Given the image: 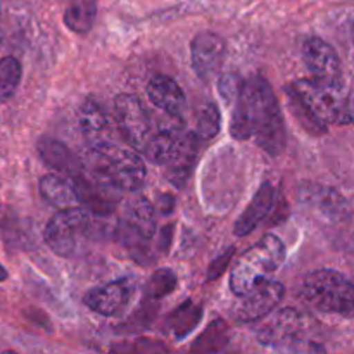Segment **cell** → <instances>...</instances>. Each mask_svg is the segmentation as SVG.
Here are the masks:
<instances>
[{"label": "cell", "mask_w": 354, "mask_h": 354, "mask_svg": "<svg viewBox=\"0 0 354 354\" xmlns=\"http://www.w3.org/2000/svg\"><path fill=\"white\" fill-rule=\"evenodd\" d=\"M230 133L237 140H254L270 156H280L286 151L287 135L280 104L263 76L256 75L242 82Z\"/></svg>", "instance_id": "obj_1"}, {"label": "cell", "mask_w": 354, "mask_h": 354, "mask_svg": "<svg viewBox=\"0 0 354 354\" xmlns=\"http://www.w3.org/2000/svg\"><path fill=\"white\" fill-rule=\"evenodd\" d=\"M286 261V245L277 235H265L244 252L230 272V289L242 296L252 287L268 280Z\"/></svg>", "instance_id": "obj_2"}, {"label": "cell", "mask_w": 354, "mask_h": 354, "mask_svg": "<svg viewBox=\"0 0 354 354\" xmlns=\"http://www.w3.org/2000/svg\"><path fill=\"white\" fill-rule=\"evenodd\" d=\"M301 299L313 310L327 315L351 318L354 311V289L348 277L335 270H318L304 279Z\"/></svg>", "instance_id": "obj_3"}, {"label": "cell", "mask_w": 354, "mask_h": 354, "mask_svg": "<svg viewBox=\"0 0 354 354\" xmlns=\"http://www.w3.org/2000/svg\"><path fill=\"white\" fill-rule=\"evenodd\" d=\"M303 106L313 114L315 120L328 124H349L353 120L351 100L344 85L310 78L299 80L290 86Z\"/></svg>", "instance_id": "obj_4"}, {"label": "cell", "mask_w": 354, "mask_h": 354, "mask_svg": "<svg viewBox=\"0 0 354 354\" xmlns=\"http://www.w3.org/2000/svg\"><path fill=\"white\" fill-rule=\"evenodd\" d=\"M92 173L113 183L118 190L135 192L142 189L147 176L144 161L137 152L111 144L106 147L90 149Z\"/></svg>", "instance_id": "obj_5"}, {"label": "cell", "mask_w": 354, "mask_h": 354, "mask_svg": "<svg viewBox=\"0 0 354 354\" xmlns=\"http://www.w3.org/2000/svg\"><path fill=\"white\" fill-rule=\"evenodd\" d=\"M90 228H92L90 211L80 206L64 207L48 220L44 230V239L55 254L71 258L90 234Z\"/></svg>", "instance_id": "obj_6"}, {"label": "cell", "mask_w": 354, "mask_h": 354, "mask_svg": "<svg viewBox=\"0 0 354 354\" xmlns=\"http://www.w3.org/2000/svg\"><path fill=\"white\" fill-rule=\"evenodd\" d=\"M306 318L299 311L294 308H283L259 327L256 337L259 344L275 351H299L301 344L306 342Z\"/></svg>", "instance_id": "obj_7"}, {"label": "cell", "mask_w": 354, "mask_h": 354, "mask_svg": "<svg viewBox=\"0 0 354 354\" xmlns=\"http://www.w3.org/2000/svg\"><path fill=\"white\" fill-rule=\"evenodd\" d=\"M156 209L151 201L135 196L124 203L118 225L124 245H137L138 242L151 241L156 234Z\"/></svg>", "instance_id": "obj_8"}, {"label": "cell", "mask_w": 354, "mask_h": 354, "mask_svg": "<svg viewBox=\"0 0 354 354\" xmlns=\"http://www.w3.org/2000/svg\"><path fill=\"white\" fill-rule=\"evenodd\" d=\"M114 120L118 130L130 147L144 149L151 137V121L140 100L130 93H121L114 99Z\"/></svg>", "instance_id": "obj_9"}, {"label": "cell", "mask_w": 354, "mask_h": 354, "mask_svg": "<svg viewBox=\"0 0 354 354\" xmlns=\"http://www.w3.org/2000/svg\"><path fill=\"white\" fill-rule=\"evenodd\" d=\"M239 297L241 299L232 310V317L241 324H252L266 318L279 306L283 297V286L275 280H263Z\"/></svg>", "instance_id": "obj_10"}, {"label": "cell", "mask_w": 354, "mask_h": 354, "mask_svg": "<svg viewBox=\"0 0 354 354\" xmlns=\"http://www.w3.org/2000/svg\"><path fill=\"white\" fill-rule=\"evenodd\" d=\"M71 185L78 203H82L85 209L92 214L107 216L118 207L120 190L95 173H90V175H85L83 171L78 173L73 176Z\"/></svg>", "instance_id": "obj_11"}, {"label": "cell", "mask_w": 354, "mask_h": 354, "mask_svg": "<svg viewBox=\"0 0 354 354\" xmlns=\"http://www.w3.org/2000/svg\"><path fill=\"white\" fill-rule=\"evenodd\" d=\"M137 283L133 279H120L86 292L83 303L102 317L121 315L133 301Z\"/></svg>", "instance_id": "obj_12"}, {"label": "cell", "mask_w": 354, "mask_h": 354, "mask_svg": "<svg viewBox=\"0 0 354 354\" xmlns=\"http://www.w3.org/2000/svg\"><path fill=\"white\" fill-rule=\"evenodd\" d=\"M303 57L313 78L327 83H335V85H344L342 83L341 59L330 44L318 37L308 38L304 41Z\"/></svg>", "instance_id": "obj_13"}, {"label": "cell", "mask_w": 354, "mask_h": 354, "mask_svg": "<svg viewBox=\"0 0 354 354\" xmlns=\"http://www.w3.org/2000/svg\"><path fill=\"white\" fill-rule=\"evenodd\" d=\"M194 71L201 80H209L220 71L225 59V40L213 31H203L190 45Z\"/></svg>", "instance_id": "obj_14"}, {"label": "cell", "mask_w": 354, "mask_h": 354, "mask_svg": "<svg viewBox=\"0 0 354 354\" xmlns=\"http://www.w3.org/2000/svg\"><path fill=\"white\" fill-rule=\"evenodd\" d=\"M78 127L90 149H99L114 144L109 114L95 99H86L80 106Z\"/></svg>", "instance_id": "obj_15"}, {"label": "cell", "mask_w": 354, "mask_h": 354, "mask_svg": "<svg viewBox=\"0 0 354 354\" xmlns=\"http://www.w3.org/2000/svg\"><path fill=\"white\" fill-rule=\"evenodd\" d=\"M149 100L154 104L158 109L166 113L171 118H180L185 111L187 99L182 86L173 78L165 75H158L147 83Z\"/></svg>", "instance_id": "obj_16"}, {"label": "cell", "mask_w": 354, "mask_h": 354, "mask_svg": "<svg viewBox=\"0 0 354 354\" xmlns=\"http://www.w3.org/2000/svg\"><path fill=\"white\" fill-rule=\"evenodd\" d=\"M38 156L50 169L76 176L83 171V162L66 144L55 138H41L37 145Z\"/></svg>", "instance_id": "obj_17"}, {"label": "cell", "mask_w": 354, "mask_h": 354, "mask_svg": "<svg viewBox=\"0 0 354 354\" xmlns=\"http://www.w3.org/2000/svg\"><path fill=\"white\" fill-rule=\"evenodd\" d=\"M273 204H275V189H273L272 183H263L235 223V235L244 237V235L251 234L268 216Z\"/></svg>", "instance_id": "obj_18"}, {"label": "cell", "mask_w": 354, "mask_h": 354, "mask_svg": "<svg viewBox=\"0 0 354 354\" xmlns=\"http://www.w3.org/2000/svg\"><path fill=\"white\" fill-rule=\"evenodd\" d=\"M199 147L201 140L197 138L196 133H183L178 152H176L175 158L166 165L168 166V180L173 185L180 187V189L185 185L190 173H192L194 165H196Z\"/></svg>", "instance_id": "obj_19"}, {"label": "cell", "mask_w": 354, "mask_h": 354, "mask_svg": "<svg viewBox=\"0 0 354 354\" xmlns=\"http://www.w3.org/2000/svg\"><path fill=\"white\" fill-rule=\"evenodd\" d=\"M183 133L178 128H165L147 138L144 145L145 156L154 165H168L178 152Z\"/></svg>", "instance_id": "obj_20"}, {"label": "cell", "mask_w": 354, "mask_h": 354, "mask_svg": "<svg viewBox=\"0 0 354 354\" xmlns=\"http://www.w3.org/2000/svg\"><path fill=\"white\" fill-rule=\"evenodd\" d=\"M40 194L50 206L57 209L71 207L78 204L73 185L57 175H45L40 180Z\"/></svg>", "instance_id": "obj_21"}, {"label": "cell", "mask_w": 354, "mask_h": 354, "mask_svg": "<svg viewBox=\"0 0 354 354\" xmlns=\"http://www.w3.org/2000/svg\"><path fill=\"white\" fill-rule=\"evenodd\" d=\"M95 17V0H73L64 12V24L73 31V33L85 35L93 28Z\"/></svg>", "instance_id": "obj_22"}, {"label": "cell", "mask_w": 354, "mask_h": 354, "mask_svg": "<svg viewBox=\"0 0 354 354\" xmlns=\"http://www.w3.org/2000/svg\"><path fill=\"white\" fill-rule=\"evenodd\" d=\"M311 201L322 214L332 218V220H342V218H349V214H351V207H349L346 197L339 194L337 190L328 189V187L327 189L322 187V189L311 192Z\"/></svg>", "instance_id": "obj_23"}, {"label": "cell", "mask_w": 354, "mask_h": 354, "mask_svg": "<svg viewBox=\"0 0 354 354\" xmlns=\"http://www.w3.org/2000/svg\"><path fill=\"white\" fill-rule=\"evenodd\" d=\"M201 317H203V310L196 306L192 301H187L178 310L173 311L171 318H169V327L176 339H183L189 335V332L194 330V327L199 325Z\"/></svg>", "instance_id": "obj_24"}, {"label": "cell", "mask_w": 354, "mask_h": 354, "mask_svg": "<svg viewBox=\"0 0 354 354\" xmlns=\"http://www.w3.org/2000/svg\"><path fill=\"white\" fill-rule=\"evenodd\" d=\"M21 75H23V69L16 57L9 55V57L0 59V102H6L14 95L21 82Z\"/></svg>", "instance_id": "obj_25"}, {"label": "cell", "mask_w": 354, "mask_h": 354, "mask_svg": "<svg viewBox=\"0 0 354 354\" xmlns=\"http://www.w3.org/2000/svg\"><path fill=\"white\" fill-rule=\"evenodd\" d=\"M228 327L223 322H213L194 344V351H220L228 344Z\"/></svg>", "instance_id": "obj_26"}, {"label": "cell", "mask_w": 354, "mask_h": 354, "mask_svg": "<svg viewBox=\"0 0 354 354\" xmlns=\"http://www.w3.org/2000/svg\"><path fill=\"white\" fill-rule=\"evenodd\" d=\"M221 128V114L213 102H207L201 109L199 120H197L196 135L199 140H211L218 135Z\"/></svg>", "instance_id": "obj_27"}, {"label": "cell", "mask_w": 354, "mask_h": 354, "mask_svg": "<svg viewBox=\"0 0 354 354\" xmlns=\"http://www.w3.org/2000/svg\"><path fill=\"white\" fill-rule=\"evenodd\" d=\"M176 279L175 272L169 268H161L158 272H154V275L151 277L147 283V294L152 299H162L168 294H171L176 289Z\"/></svg>", "instance_id": "obj_28"}, {"label": "cell", "mask_w": 354, "mask_h": 354, "mask_svg": "<svg viewBox=\"0 0 354 354\" xmlns=\"http://www.w3.org/2000/svg\"><path fill=\"white\" fill-rule=\"evenodd\" d=\"M289 99H290V109H292L294 116L297 118V121H301V123H303V127L306 128V130H310L311 133H317V135L324 133V131L327 130V127H325L324 123H320L318 120H315L313 114H311L310 111L303 106V102L297 99L296 93H294L290 88H289Z\"/></svg>", "instance_id": "obj_29"}, {"label": "cell", "mask_w": 354, "mask_h": 354, "mask_svg": "<svg viewBox=\"0 0 354 354\" xmlns=\"http://www.w3.org/2000/svg\"><path fill=\"white\" fill-rule=\"evenodd\" d=\"M242 82L237 76H225L220 83L221 95L225 97V100H235L239 95V90H241Z\"/></svg>", "instance_id": "obj_30"}, {"label": "cell", "mask_w": 354, "mask_h": 354, "mask_svg": "<svg viewBox=\"0 0 354 354\" xmlns=\"http://www.w3.org/2000/svg\"><path fill=\"white\" fill-rule=\"evenodd\" d=\"M234 249H228L227 252H225L223 256H220V258H216V261L213 263V265H211V268H209V275H207V280H214L216 279V277H220L221 273L225 272V270H227V266H228V263H230V259H232V256H234Z\"/></svg>", "instance_id": "obj_31"}, {"label": "cell", "mask_w": 354, "mask_h": 354, "mask_svg": "<svg viewBox=\"0 0 354 354\" xmlns=\"http://www.w3.org/2000/svg\"><path fill=\"white\" fill-rule=\"evenodd\" d=\"M173 207H175V201H173V197H169L168 194H161V196H158V204L154 206V209H158L161 214H169L173 211Z\"/></svg>", "instance_id": "obj_32"}, {"label": "cell", "mask_w": 354, "mask_h": 354, "mask_svg": "<svg viewBox=\"0 0 354 354\" xmlns=\"http://www.w3.org/2000/svg\"><path fill=\"white\" fill-rule=\"evenodd\" d=\"M7 277H9V275H7V270L3 268L2 265H0V282H3V280H7Z\"/></svg>", "instance_id": "obj_33"}]
</instances>
